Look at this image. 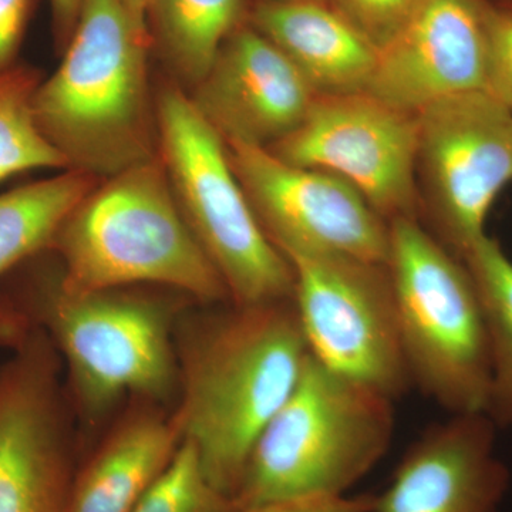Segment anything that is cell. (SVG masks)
Returning <instances> with one entry per match:
<instances>
[{
	"label": "cell",
	"instance_id": "9",
	"mask_svg": "<svg viewBox=\"0 0 512 512\" xmlns=\"http://www.w3.org/2000/svg\"><path fill=\"white\" fill-rule=\"evenodd\" d=\"M417 114V170L437 239L458 258L484 237L512 184V110L488 90L446 97Z\"/></svg>",
	"mask_w": 512,
	"mask_h": 512
},
{
	"label": "cell",
	"instance_id": "20",
	"mask_svg": "<svg viewBox=\"0 0 512 512\" xmlns=\"http://www.w3.org/2000/svg\"><path fill=\"white\" fill-rule=\"evenodd\" d=\"M483 305L490 348V392L485 414L498 429L512 427V259L485 234L466 254Z\"/></svg>",
	"mask_w": 512,
	"mask_h": 512
},
{
	"label": "cell",
	"instance_id": "28",
	"mask_svg": "<svg viewBox=\"0 0 512 512\" xmlns=\"http://www.w3.org/2000/svg\"><path fill=\"white\" fill-rule=\"evenodd\" d=\"M28 330V316L8 299L0 298V342H16Z\"/></svg>",
	"mask_w": 512,
	"mask_h": 512
},
{
	"label": "cell",
	"instance_id": "24",
	"mask_svg": "<svg viewBox=\"0 0 512 512\" xmlns=\"http://www.w3.org/2000/svg\"><path fill=\"white\" fill-rule=\"evenodd\" d=\"M488 92L512 110V12L488 10Z\"/></svg>",
	"mask_w": 512,
	"mask_h": 512
},
{
	"label": "cell",
	"instance_id": "12",
	"mask_svg": "<svg viewBox=\"0 0 512 512\" xmlns=\"http://www.w3.org/2000/svg\"><path fill=\"white\" fill-rule=\"evenodd\" d=\"M0 369V512H70L76 460L56 349L29 330Z\"/></svg>",
	"mask_w": 512,
	"mask_h": 512
},
{
	"label": "cell",
	"instance_id": "23",
	"mask_svg": "<svg viewBox=\"0 0 512 512\" xmlns=\"http://www.w3.org/2000/svg\"><path fill=\"white\" fill-rule=\"evenodd\" d=\"M421 0H329L377 52L399 35Z\"/></svg>",
	"mask_w": 512,
	"mask_h": 512
},
{
	"label": "cell",
	"instance_id": "16",
	"mask_svg": "<svg viewBox=\"0 0 512 512\" xmlns=\"http://www.w3.org/2000/svg\"><path fill=\"white\" fill-rule=\"evenodd\" d=\"M254 28L288 56L318 94L366 92L377 49L320 0H262Z\"/></svg>",
	"mask_w": 512,
	"mask_h": 512
},
{
	"label": "cell",
	"instance_id": "11",
	"mask_svg": "<svg viewBox=\"0 0 512 512\" xmlns=\"http://www.w3.org/2000/svg\"><path fill=\"white\" fill-rule=\"evenodd\" d=\"M225 144L256 220L282 255L322 252L387 265L389 222L348 181L285 163L266 147Z\"/></svg>",
	"mask_w": 512,
	"mask_h": 512
},
{
	"label": "cell",
	"instance_id": "27",
	"mask_svg": "<svg viewBox=\"0 0 512 512\" xmlns=\"http://www.w3.org/2000/svg\"><path fill=\"white\" fill-rule=\"evenodd\" d=\"M82 5L83 0H50L57 46L60 49H64L69 42L74 28H76Z\"/></svg>",
	"mask_w": 512,
	"mask_h": 512
},
{
	"label": "cell",
	"instance_id": "6",
	"mask_svg": "<svg viewBox=\"0 0 512 512\" xmlns=\"http://www.w3.org/2000/svg\"><path fill=\"white\" fill-rule=\"evenodd\" d=\"M156 121L158 156L175 202L224 281L229 303L292 301V266L266 237L229 163L227 144L190 94L165 84Z\"/></svg>",
	"mask_w": 512,
	"mask_h": 512
},
{
	"label": "cell",
	"instance_id": "22",
	"mask_svg": "<svg viewBox=\"0 0 512 512\" xmlns=\"http://www.w3.org/2000/svg\"><path fill=\"white\" fill-rule=\"evenodd\" d=\"M235 498L205 476L197 448L183 440L177 453L131 512H239Z\"/></svg>",
	"mask_w": 512,
	"mask_h": 512
},
{
	"label": "cell",
	"instance_id": "25",
	"mask_svg": "<svg viewBox=\"0 0 512 512\" xmlns=\"http://www.w3.org/2000/svg\"><path fill=\"white\" fill-rule=\"evenodd\" d=\"M373 495H313L286 498L244 508L239 512H372Z\"/></svg>",
	"mask_w": 512,
	"mask_h": 512
},
{
	"label": "cell",
	"instance_id": "29",
	"mask_svg": "<svg viewBox=\"0 0 512 512\" xmlns=\"http://www.w3.org/2000/svg\"><path fill=\"white\" fill-rule=\"evenodd\" d=\"M156 0H123L124 6L130 18L136 23L138 28L147 30L148 19H150L151 8Z\"/></svg>",
	"mask_w": 512,
	"mask_h": 512
},
{
	"label": "cell",
	"instance_id": "26",
	"mask_svg": "<svg viewBox=\"0 0 512 512\" xmlns=\"http://www.w3.org/2000/svg\"><path fill=\"white\" fill-rule=\"evenodd\" d=\"M33 0H0V72L18 64Z\"/></svg>",
	"mask_w": 512,
	"mask_h": 512
},
{
	"label": "cell",
	"instance_id": "14",
	"mask_svg": "<svg viewBox=\"0 0 512 512\" xmlns=\"http://www.w3.org/2000/svg\"><path fill=\"white\" fill-rule=\"evenodd\" d=\"M190 94L225 143L272 147L305 119L318 93L255 28H239Z\"/></svg>",
	"mask_w": 512,
	"mask_h": 512
},
{
	"label": "cell",
	"instance_id": "10",
	"mask_svg": "<svg viewBox=\"0 0 512 512\" xmlns=\"http://www.w3.org/2000/svg\"><path fill=\"white\" fill-rule=\"evenodd\" d=\"M417 114L369 92L318 94L305 119L269 150L285 163L335 174L387 222L414 217Z\"/></svg>",
	"mask_w": 512,
	"mask_h": 512
},
{
	"label": "cell",
	"instance_id": "18",
	"mask_svg": "<svg viewBox=\"0 0 512 512\" xmlns=\"http://www.w3.org/2000/svg\"><path fill=\"white\" fill-rule=\"evenodd\" d=\"M100 181L63 170L0 194V276L47 251L67 215Z\"/></svg>",
	"mask_w": 512,
	"mask_h": 512
},
{
	"label": "cell",
	"instance_id": "3",
	"mask_svg": "<svg viewBox=\"0 0 512 512\" xmlns=\"http://www.w3.org/2000/svg\"><path fill=\"white\" fill-rule=\"evenodd\" d=\"M57 286L70 295L164 285L201 303L229 302L227 288L175 202L160 156L106 178L57 229Z\"/></svg>",
	"mask_w": 512,
	"mask_h": 512
},
{
	"label": "cell",
	"instance_id": "15",
	"mask_svg": "<svg viewBox=\"0 0 512 512\" xmlns=\"http://www.w3.org/2000/svg\"><path fill=\"white\" fill-rule=\"evenodd\" d=\"M485 413L451 414L407 448L372 512H500L510 470Z\"/></svg>",
	"mask_w": 512,
	"mask_h": 512
},
{
	"label": "cell",
	"instance_id": "5",
	"mask_svg": "<svg viewBox=\"0 0 512 512\" xmlns=\"http://www.w3.org/2000/svg\"><path fill=\"white\" fill-rule=\"evenodd\" d=\"M389 228L386 266L413 386L450 414L485 413L490 348L473 276L416 218Z\"/></svg>",
	"mask_w": 512,
	"mask_h": 512
},
{
	"label": "cell",
	"instance_id": "17",
	"mask_svg": "<svg viewBox=\"0 0 512 512\" xmlns=\"http://www.w3.org/2000/svg\"><path fill=\"white\" fill-rule=\"evenodd\" d=\"M154 404L128 413L77 467L70 512H131L164 473L183 436L174 414Z\"/></svg>",
	"mask_w": 512,
	"mask_h": 512
},
{
	"label": "cell",
	"instance_id": "19",
	"mask_svg": "<svg viewBox=\"0 0 512 512\" xmlns=\"http://www.w3.org/2000/svg\"><path fill=\"white\" fill-rule=\"evenodd\" d=\"M242 0H156L150 19L161 52L191 89L204 79L221 47L239 28ZM148 19V20H150Z\"/></svg>",
	"mask_w": 512,
	"mask_h": 512
},
{
	"label": "cell",
	"instance_id": "7",
	"mask_svg": "<svg viewBox=\"0 0 512 512\" xmlns=\"http://www.w3.org/2000/svg\"><path fill=\"white\" fill-rule=\"evenodd\" d=\"M117 291L70 295L56 284L39 301L87 419H100L130 394L160 404L178 387L173 306Z\"/></svg>",
	"mask_w": 512,
	"mask_h": 512
},
{
	"label": "cell",
	"instance_id": "8",
	"mask_svg": "<svg viewBox=\"0 0 512 512\" xmlns=\"http://www.w3.org/2000/svg\"><path fill=\"white\" fill-rule=\"evenodd\" d=\"M292 302L309 353L338 375L397 400L412 387L386 265L288 252Z\"/></svg>",
	"mask_w": 512,
	"mask_h": 512
},
{
	"label": "cell",
	"instance_id": "21",
	"mask_svg": "<svg viewBox=\"0 0 512 512\" xmlns=\"http://www.w3.org/2000/svg\"><path fill=\"white\" fill-rule=\"evenodd\" d=\"M43 77L15 64L0 72V181L39 168L67 170L66 161L40 133L33 99Z\"/></svg>",
	"mask_w": 512,
	"mask_h": 512
},
{
	"label": "cell",
	"instance_id": "4",
	"mask_svg": "<svg viewBox=\"0 0 512 512\" xmlns=\"http://www.w3.org/2000/svg\"><path fill=\"white\" fill-rule=\"evenodd\" d=\"M393 403L309 353L291 394L252 448L235 497L239 508L348 494L389 450Z\"/></svg>",
	"mask_w": 512,
	"mask_h": 512
},
{
	"label": "cell",
	"instance_id": "13",
	"mask_svg": "<svg viewBox=\"0 0 512 512\" xmlns=\"http://www.w3.org/2000/svg\"><path fill=\"white\" fill-rule=\"evenodd\" d=\"M488 10L481 0H421L379 50L366 92L416 114L446 97L487 90Z\"/></svg>",
	"mask_w": 512,
	"mask_h": 512
},
{
	"label": "cell",
	"instance_id": "2",
	"mask_svg": "<svg viewBox=\"0 0 512 512\" xmlns=\"http://www.w3.org/2000/svg\"><path fill=\"white\" fill-rule=\"evenodd\" d=\"M148 40L123 0H83L62 62L33 99L37 127L67 170L103 181L158 156Z\"/></svg>",
	"mask_w": 512,
	"mask_h": 512
},
{
	"label": "cell",
	"instance_id": "1",
	"mask_svg": "<svg viewBox=\"0 0 512 512\" xmlns=\"http://www.w3.org/2000/svg\"><path fill=\"white\" fill-rule=\"evenodd\" d=\"M183 440L205 476L237 497L259 434L285 403L309 356L292 301L232 305L194 322L177 345Z\"/></svg>",
	"mask_w": 512,
	"mask_h": 512
}]
</instances>
